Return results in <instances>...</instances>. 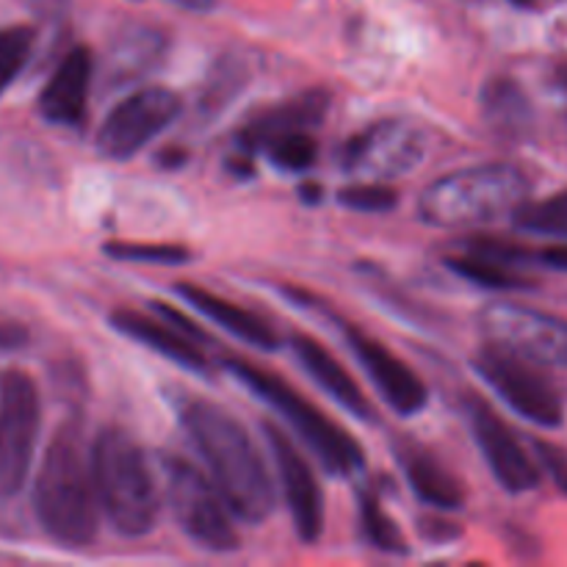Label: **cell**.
<instances>
[{
	"mask_svg": "<svg viewBox=\"0 0 567 567\" xmlns=\"http://www.w3.org/2000/svg\"><path fill=\"white\" fill-rule=\"evenodd\" d=\"M537 457L543 460V465L548 468V474L554 476L557 487L563 493H567V449L557 446V443H546V441H535Z\"/></svg>",
	"mask_w": 567,
	"mask_h": 567,
	"instance_id": "obj_29",
	"label": "cell"
},
{
	"mask_svg": "<svg viewBox=\"0 0 567 567\" xmlns=\"http://www.w3.org/2000/svg\"><path fill=\"white\" fill-rule=\"evenodd\" d=\"M513 3H518V6H537V3H540V0H513Z\"/></svg>",
	"mask_w": 567,
	"mask_h": 567,
	"instance_id": "obj_35",
	"label": "cell"
},
{
	"mask_svg": "<svg viewBox=\"0 0 567 567\" xmlns=\"http://www.w3.org/2000/svg\"><path fill=\"white\" fill-rule=\"evenodd\" d=\"M327 111H330V94L324 89H308V92L282 100V103L252 116L238 133V144H241L244 153H258V150H266L275 138L286 136V133L316 127L324 120Z\"/></svg>",
	"mask_w": 567,
	"mask_h": 567,
	"instance_id": "obj_16",
	"label": "cell"
},
{
	"mask_svg": "<svg viewBox=\"0 0 567 567\" xmlns=\"http://www.w3.org/2000/svg\"><path fill=\"white\" fill-rule=\"evenodd\" d=\"M33 507L42 529L59 546L86 548L97 537L100 498L92 452H86L78 419L64 421L50 437L33 487Z\"/></svg>",
	"mask_w": 567,
	"mask_h": 567,
	"instance_id": "obj_2",
	"label": "cell"
},
{
	"mask_svg": "<svg viewBox=\"0 0 567 567\" xmlns=\"http://www.w3.org/2000/svg\"><path fill=\"white\" fill-rule=\"evenodd\" d=\"M529 194V177L513 164H485L437 177L419 199L421 221L432 227H476L513 214Z\"/></svg>",
	"mask_w": 567,
	"mask_h": 567,
	"instance_id": "obj_4",
	"label": "cell"
},
{
	"mask_svg": "<svg viewBox=\"0 0 567 567\" xmlns=\"http://www.w3.org/2000/svg\"><path fill=\"white\" fill-rule=\"evenodd\" d=\"M225 365L255 396L264 399L271 410L282 415V421L302 437L305 446L319 457V463L330 474L352 476L354 471L363 468L365 460L360 443L341 424H336L330 415L321 413L310 399H305L297 388H291L286 380L271 374L269 369L249 363V360L227 358Z\"/></svg>",
	"mask_w": 567,
	"mask_h": 567,
	"instance_id": "obj_5",
	"label": "cell"
},
{
	"mask_svg": "<svg viewBox=\"0 0 567 567\" xmlns=\"http://www.w3.org/2000/svg\"><path fill=\"white\" fill-rule=\"evenodd\" d=\"M468 419L476 446L485 454L498 485L509 493L535 491L540 485V468L524 449V443L515 437V432L482 399H471Z\"/></svg>",
	"mask_w": 567,
	"mask_h": 567,
	"instance_id": "obj_14",
	"label": "cell"
},
{
	"mask_svg": "<svg viewBox=\"0 0 567 567\" xmlns=\"http://www.w3.org/2000/svg\"><path fill=\"white\" fill-rule=\"evenodd\" d=\"M92 78V50L78 44V48H72L70 53L59 61V66L53 70L50 81L44 83L42 94H39V114H42L50 125H81V122L86 120Z\"/></svg>",
	"mask_w": 567,
	"mask_h": 567,
	"instance_id": "obj_15",
	"label": "cell"
},
{
	"mask_svg": "<svg viewBox=\"0 0 567 567\" xmlns=\"http://www.w3.org/2000/svg\"><path fill=\"white\" fill-rule=\"evenodd\" d=\"M343 338L354 352L358 363L363 365L369 380L374 382L377 393L388 402V408L399 415H419L430 402L424 380L391 352L382 341L363 332L354 324H343Z\"/></svg>",
	"mask_w": 567,
	"mask_h": 567,
	"instance_id": "obj_13",
	"label": "cell"
},
{
	"mask_svg": "<svg viewBox=\"0 0 567 567\" xmlns=\"http://www.w3.org/2000/svg\"><path fill=\"white\" fill-rule=\"evenodd\" d=\"M421 158H424L421 131L396 120L365 127L341 150L343 172L369 177V181H391V177L408 175Z\"/></svg>",
	"mask_w": 567,
	"mask_h": 567,
	"instance_id": "obj_11",
	"label": "cell"
},
{
	"mask_svg": "<svg viewBox=\"0 0 567 567\" xmlns=\"http://www.w3.org/2000/svg\"><path fill=\"white\" fill-rule=\"evenodd\" d=\"M299 192H302V199H308V203H319V199H321V186H319V183H305V186L299 188Z\"/></svg>",
	"mask_w": 567,
	"mask_h": 567,
	"instance_id": "obj_34",
	"label": "cell"
},
{
	"mask_svg": "<svg viewBox=\"0 0 567 567\" xmlns=\"http://www.w3.org/2000/svg\"><path fill=\"white\" fill-rule=\"evenodd\" d=\"M103 252L114 260H133V264H161V266H181L192 260V252L181 244H127L109 241Z\"/></svg>",
	"mask_w": 567,
	"mask_h": 567,
	"instance_id": "obj_26",
	"label": "cell"
},
{
	"mask_svg": "<svg viewBox=\"0 0 567 567\" xmlns=\"http://www.w3.org/2000/svg\"><path fill=\"white\" fill-rule=\"evenodd\" d=\"M33 44H37V31L31 25L0 28V94L25 70Z\"/></svg>",
	"mask_w": 567,
	"mask_h": 567,
	"instance_id": "obj_25",
	"label": "cell"
},
{
	"mask_svg": "<svg viewBox=\"0 0 567 567\" xmlns=\"http://www.w3.org/2000/svg\"><path fill=\"white\" fill-rule=\"evenodd\" d=\"M111 324L114 330H120L122 336L133 338L142 347L153 349V352L164 354L172 363L183 365L188 371H205L208 369V358H205L203 347L194 341L192 336H186L183 330H177L172 321H166L164 316L155 319L150 313H138V310L120 308L111 313Z\"/></svg>",
	"mask_w": 567,
	"mask_h": 567,
	"instance_id": "obj_17",
	"label": "cell"
},
{
	"mask_svg": "<svg viewBox=\"0 0 567 567\" xmlns=\"http://www.w3.org/2000/svg\"><path fill=\"white\" fill-rule=\"evenodd\" d=\"M338 203H341L343 208L360 210V214H385V210L396 208L399 194L396 188L385 186L382 181H365L341 188V192H338Z\"/></svg>",
	"mask_w": 567,
	"mask_h": 567,
	"instance_id": "obj_28",
	"label": "cell"
},
{
	"mask_svg": "<svg viewBox=\"0 0 567 567\" xmlns=\"http://www.w3.org/2000/svg\"><path fill=\"white\" fill-rule=\"evenodd\" d=\"M25 338H28L25 327L14 324V321L0 324V349H20L22 343H25Z\"/></svg>",
	"mask_w": 567,
	"mask_h": 567,
	"instance_id": "obj_30",
	"label": "cell"
},
{
	"mask_svg": "<svg viewBox=\"0 0 567 567\" xmlns=\"http://www.w3.org/2000/svg\"><path fill=\"white\" fill-rule=\"evenodd\" d=\"M158 161H161V166H166V169H172V166H181L183 161H186V153H183V150H177V153H172V150H169V153L161 155Z\"/></svg>",
	"mask_w": 567,
	"mask_h": 567,
	"instance_id": "obj_33",
	"label": "cell"
},
{
	"mask_svg": "<svg viewBox=\"0 0 567 567\" xmlns=\"http://www.w3.org/2000/svg\"><path fill=\"white\" fill-rule=\"evenodd\" d=\"M446 266L463 280L491 288V291H526V288H535V282L509 271L507 264H498V260L485 258V255L471 252L465 258H449Z\"/></svg>",
	"mask_w": 567,
	"mask_h": 567,
	"instance_id": "obj_22",
	"label": "cell"
},
{
	"mask_svg": "<svg viewBox=\"0 0 567 567\" xmlns=\"http://www.w3.org/2000/svg\"><path fill=\"white\" fill-rule=\"evenodd\" d=\"M491 343L537 365L567 369V321L518 302H493L480 313Z\"/></svg>",
	"mask_w": 567,
	"mask_h": 567,
	"instance_id": "obj_9",
	"label": "cell"
},
{
	"mask_svg": "<svg viewBox=\"0 0 567 567\" xmlns=\"http://www.w3.org/2000/svg\"><path fill=\"white\" fill-rule=\"evenodd\" d=\"M513 225L524 233H535V236L567 238V192L537 199V203L524 199L513 210Z\"/></svg>",
	"mask_w": 567,
	"mask_h": 567,
	"instance_id": "obj_23",
	"label": "cell"
},
{
	"mask_svg": "<svg viewBox=\"0 0 567 567\" xmlns=\"http://www.w3.org/2000/svg\"><path fill=\"white\" fill-rule=\"evenodd\" d=\"M482 111L491 127H496L502 136L520 138L532 131L535 111L529 97L513 78H493L482 92Z\"/></svg>",
	"mask_w": 567,
	"mask_h": 567,
	"instance_id": "obj_21",
	"label": "cell"
},
{
	"mask_svg": "<svg viewBox=\"0 0 567 567\" xmlns=\"http://www.w3.org/2000/svg\"><path fill=\"white\" fill-rule=\"evenodd\" d=\"M266 441L271 446L277 474H280L282 496H286L288 513H291L293 526H297L299 540L316 543L324 529V496H321L319 480L310 468L308 457L297 449V443L280 430V426L264 424Z\"/></svg>",
	"mask_w": 567,
	"mask_h": 567,
	"instance_id": "obj_12",
	"label": "cell"
},
{
	"mask_svg": "<svg viewBox=\"0 0 567 567\" xmlns=\"http://www.w3.org/2000/svg\"><path fill=\"white\" fill-rule=\"evenodd\" d=\"M540 260L551 269H563L567 271V247H551L540 255Z\"/></svg>",
	"mask_w": 567,
	"mask_h": 567,
	"instance_id": "obj_31",
	"label": "cell"
},
{
	"mask_svg": "<svg viewBox=\"0 0 567 567\" xmlns=\"http://www.w3.org/2000/svg\"><path fill=\"white\" fill-rule=\"evenodd\" d=\"M266 155H269L271 164L280 166V169L302 172L316 164L319 147H316V138L310 136V131H297L275 138V142L266 147Z\"/></svg>",
	"mask_w": 567,
	"mask_h": 567,
	"instance_id": "obj_27",
	"label": "cell"
},
{
	"mask_svg": "<svg viewBox=\"0 0 567 567\" xmlns=\"http://www.w3.org/2000/svg\"><path fill=\"white\" fill-rule=\"evenodd\" d=\"M100 509L122 537H144L158 520V487L147 454L131 432L105 426L92 446Z\"/></svg>",
	"mask_w": 567,
	"mask_h": 567,
	"instance_id": "obj_3",
	"label": "cell"
},
{
	"mask_svg": "<svg viewBox=\"0 0 567 567\" xmlns=\"http://www.w3.org/2000/svg\"><path fill=\"white\" fill-rule=\"evenodd\" d=\"M169 3L181 6V9H186V11H197V14H203V11L214 9L216 0H169Z\"/></svg>",
	"mask_w": 567,
	"mask_h": 567,
	"instance_id": "obj_32",
	"label": "cell"
},
{
	"mask_svg": "<svg viewBox=\"0 0 567 567\" xmlns=\"http://www.w3.org/2000/svg\"><path fill=\"white\" fill-rule=\"evenodd\" d=\"M177 293L192 305L194 310L210 319L214 324H219L221 330H227L230 336H236L238 341L249 343V347H258L271 352V349L280 347V336H277L275 327L269 321L260 319L252 310L241 308V305L230 302V299L219 297V293L208 291L203 286H194V282H181Z\"/></svg>",
	"mask_w": 567,
	"mask_h": 567,
	"instance_id": "obj_20",
	"label": "cell"
},
{
	"mask_svg": "<svg viewBox=\"0 0 567 567\" xmlns=\"http://www.w3.org/2000/svg\"><path fill=\"white\" fill-rule=\"evenodd\" d=\"M161 474L166 502L188 540L214 554L236 551L238 532L233 526V513L214 482L177 454H161Z\"/></svg>",
	"mask_w": 567,
	"mask_h": 567,
	"instance_id": "obj_6",
	"label": "cell"
},
{
	"mask_svg": "<svg viewBox=\"0 0 567 567\" xmlns=\"http://www.w3.org/2000/svg\"><path fill=\"white\" fill-rule=\"evenodd\" d=\"M181 424L233 518L264 524L275 513L277 493L252 435L208 399H186L181 404Z\"/></svg>",
	"mask_w": 567,
	"mask_h": 567,
	"instance_id": "obj_1",
	"label": "cell"
},
{
	"mask_svg": "<svg viewBox=\"0 0 567 567\" xmlns=\"http://www.w3.org/2000/svg\"><path fill=\"white\" fill-rule=\"evenodd\" d=\"M474 369L526 421L543 430H559L565 424V408L557 388L540 371L532 369L529 360L491 343L476 352Z\"/></svg>",
	"mask_w": 567,
	"mask_h": 567,
	"instance_id": "obj_8",
	"label": "cell"
},
{
	"mask_svg": "<svg viewBox=\"0 0 567 567\" xmlns=\"http://www.w3.org/2000/svg\"><path fill=\"white\" fill-rule=\"evenodd\" d=\"M42 404L37 382L22 369L0 371V498L22 491L37 452Z\"/></svg>",
	"mask_w": 567,
	"mask_h": 567,
	"instance_id": "obj_7",
	"label": "cell"
},
{
	"mask_svg": "<svg viewBox=\"0 0 567 567\" xmlns=\"http://www.w3.org/2000/svg\"><path fill=\"white\" fill-rule=\"evenodd\" d=\"M396 457L410 487L424 504L437 509H460L465 504V487L435 454L413 441L396 443Z\"/></svg>",
	"mask_w": 567,
	"mask_h": 567,
	"instance_id": "obj_19",
	"label": "cell"
},
{
	"mask_svg": "<svg viewBox=\"0 0 567 567\" xmlns=\"http://www.w3.org/2000/svg\"><path fill=\"white\" fill-rule=\"evenodd\" d=\"M291 349L293 354H297L299 363H302V369L310 374V380H313L321 391L330 393L343 410H349V413L358 415V419L363 421L374 419V408H371V402L365 399V393L360 391L358 382H354L352 374L338 363V358L330 349H324L316 338L305 336V332L291 336Z\"/></svg>",
	"mask_w": 567,
	"mask_h": 567,
	"instance_id": "obj_18",
	"label": "cell"
},
{
	"mask_svg": "<svg viewBox=\"0 0 567 567\" xmlns=\"http://www.w3.org/2000/svg\"><path fill=\"white\" fill-rule=\"evenodd\" d=\"M360 524H363L365 540L380 548V551L399 554V557L410 551L408 537L402 535L396 520L382 509L380 498L374 493H363V498H360Z\"/></svg>",
	"mask_w": 567,
	"mask_h": 567,
	"instance_id": "obj_24",
	"label": "cell"
},
{
	"mask_svg": "<svg viewBox=\"0 0 567 567\" xmlns=\"http://www.w3.org/2000/svg\"><path fill=\"white\" fill-rule=\"evenodd\" d=\"M181 94L166 86H147L133 92L111 109L97 131L100 155L111 161H127L142 153L158 133H164L181 116Z\"/></svg>",
	"mask_w": 567,
	"mask_h": 567,
	"instance_id": "obj_10",
	"label": "cell"
}]
</instances>
